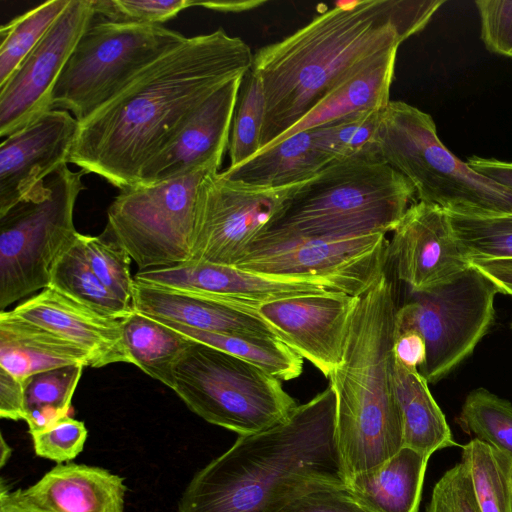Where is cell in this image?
<instances>
[{
    "label": "cell",
    "instance_id": "1",
    "mask_svg": "<svg viewBox=\"0 0 512 512\" xmlns=\"http://www.w3.org/2000/svg\"><path fill=\"white\" fill-rule=\"evenodd\" d=\"M254 54L224 29L187 37L78 123L72 163L120 190L140 183L147 162L212 94L251 70Z\"/></svg>",
    "mask_w": 512,
    "mask_h": 512
},
{
    "label": "cell",
    "instance_id": "2",
    "mask_svg": "<svg viewBox=\"0 0 512 512\" xmlns=\"http://www.w3.org/2000/svg\"><path fill=\"white\" fill-rule=\"evenodd\" d=\"M445 2L338 1L289 36L259 48L251 69L266 101L261 149L357 69L423 30Z\"/></svg>",
    "mask_w": 512,
    "mask_h": 512
},
{
    "label": "cell",
    "instance_id": "3",
    "mask_svg": "<svg viewBox=\"0 0 512 512\" xmlns=\"http://www.w3.org/2000/svg\"><path fill=\"white\" fill-rule=\"evenodd\" d=\"M335 416L328 385L278 424L239 436L193 476L177 512H276L317 484L345 483Z\"/></svg>",
    "mask_w": 512,
    "mask_h": 512
},
{
    "label": "cell",
    "instance_id": "4",
    "mask_svg": "<svg viewBox=\"0 0 512 512\" xmlns=\"http://www.w3.org/2000/svg\"><path fill=\"white\" fill-rule=\"evenodd\" d=\"M396 288L386 272L359 296L342 363L329 385L336 399L335 439L346 482L403 447L393 382Z\"/></svg>",
    "mask_w": 512,
    "mask_h": 512
},
{
    "label": "cell",
    "instance_id": "5",
    "mask_svg": "<svg viewBox=\"0 0 512 512\" xmlns=\"http://www.w3.org/2000/svg\"><path fill=\"white\" fill-rule=\"evenodd\" d=\"M415 198L411 182L376 151H368L333 161L306 181L263 235L386 234L395 230Z\"/></svg>",
    "mask_w": 512,
    "mask_h": 512
},
{
    "label": "cell",
    "instance_id": "6",
    "mask_svg": "<svg viewBox=\"0 0 512 512\" xmlns=\"http://www.w3.org/2000/svg\"><path fill=\"white\" fill-rule=\"evenodd\" d=\"M376 151L411 182L418 201L460 215H512V192L449 151L433 118L415 106L389 101L381 113Z\"/></svg>",
    "mask_w": 512,
    "mask_h": 512
},
{
    "label": "cell",
    "instance_id": "7",
    "mask_svg": "<svg viewBox=\"0 0 512 512\" xmlns=\"http://www.w3.org/2000/svg\"><path fill=\"white\" fill-rule=\"evenodd\" d=\"M84 171L61 166L0 215V309L48 287L52 268L76 239L74 207Z\"/></svg>",
    "mask_w": 512,
    "mask_h": 512
},
{
    "label": "cell",
    "instance_id": "8",
    "mask_svg": "<svg viewBox=\"0 0 512 512\" xmlns=\"http://www.w3.org/2000/svg\"><path fill=\"white\" fill-rule=\"evenodd\" d=\"M174 381L173 391L193 413L239 436L278 424L297 406L281 380L196 341L176 363Z\"/></svg>",
    "mask_w": 512,
    "mask_h": 512
},
{
    "label": "cell",
    "instance_id": "9",
    "mask_svg": "<svg viewBox=\"0 0 512 512\" xmlns=\"http://www.w3.org/2000/svg\"><path fill=\"white\" fill-rule=\"evenodd\" d=\"M98 18L94 17L79 39L52 94L53 109L72 112L78 123L187 38L160 24Z\"/></svg>",
    "mask_w": 512,
    "mask_h": 512
},
{
    "label": "cell",
    "instance_id": "10",
    "mask_svg": "<svg viewBox=\"0 0 512 512\" xmlns=\"http://www.w3.org/2000/svg\"><path fill=\"white\" fill-rule=\"evenodd\" d=\"M211 172L219 171L201 169L120 190L108 207L103 234L120 245L139 270L191 260L199 186Z\"/></svg>",
    "mask_w": 512,
    "mask_h": 512
},
{
    "label": "cell",
    "instance_id": "11",
    "mask_svg": "<svg viewBox=\"0 0 512 512\" xmlns=\"http://www.w3.org/2000/svg\"><path fill=\"white\" fill-rule=\"evenodd\" d=\"M496 285L472 265L431 289L411 292L398 307L395 335L417 330L426 343V359L418 369L436 383L468 358L495 320Z\"/></svg>",
    "mask_w": 512,
    "mask_h": 512
},
{
    "label": "cell",
    "instance_id": "12",
    "mask_svg": "<svg viewBox=\"0 0 512 512\" xmlns=\"http://www.w3.org/2000/svg\"><path fill=\"white\" fill-rule=\"evenodd\" d=\"M377 233L343 238L260 236L234 265L289 278L330 281L361 296L386 272L389 240Z\"/></svg>",
    "mask_w": 512,
    "mask_h": 512
},
{
    "label": "cell",
    "instance_id": "13",
    "mask_svg": "<svg viewBox=\"0 0 512 512\" xmlns=\"http://www.w3.org/2000/svg\"><path fill=\"white\" fill-rule=\"evenodd\" d=\"M305 182L268 187L231 178L223 171L207 174L198 191L191 259L234 266L278 219Z\"/></svg>",
    "mask_w": 512,
    "mask_h": 512
},
{
    "label": "cell",
    "instance_id": "14",
    "mask_svg": "<svg viewBox=\"0 0 512 512\" xmlns=\"http://www.w3.org/2000/svg\"><path fill=\"white\" fill-rule=\"evenodd\" d=\"M95 15L93 0H71L38 45L0 86V136H9L53 109L55 85Z\"/></svg>",
    "mask_w": 512,
    "mask_h": 512
},
{
    "label": "cell",
    "instance_id": "15",
    "mask_svg": "<svg viewBox=\"0 0 512 512\" xmlns=\"http://www.w3.org/2000/svg\"><path fill=\"white\" fill-rule=\"evenodd\" d=\"M358 300L336 291L239 308L263 319L282 342L329 378L343 361Z\"/></svg>",
    "mask_w": 512,
    "mask_h": 512
},
{
    "label": "cell",
    "instance_id": "16",
    "mask_svg": "<svg viewBox=\"0 0 512 512\" xmlns=\"http://www.w3.org/2000/svg\"><path fill=\"white\" fill-rule=\"evenodd\" d=\"M135 280L200 293L248 308L290 297L343 292L327 280L273 276L193 259L166 267L139 270Z\"/></svg>",
    "mask_w": 512,
    "mask_h": 512
},
{
    "label": "cell",
    "instance_id": "17",
    "mask_svg": "<svg viewBox=\"0 0 512 512\" xmlns=\"http://www.w3.org/2000/svg\"><path fill=\"white\" fill-rule=\"evenodd\" d=\"M389 261L410 292L443 284L471 266L454 235L447 211L416 201L389 240Z\"/></svg>",
    "mask_w": 512,
    "mask_h": 512
},
{
    "label": "cell",
    "instance_id": "18",
    "mask_svg": "<svg viewBox=\"0 0 512 512\" xmlns=\"http://www.w3.org/2000/svg\"><path fill=\"white\" fill-rule=\"evenodd\" d=\"M243 78L223 86L185 119L144 166L139 184L158 183L201 169L219 171Z\"/></svg>",
    "mask_w": 512,
    "mask_h": 512
},
{
    "label": "cell",
    "instance_id": "19",
    "mask_svg": "<svg viewBox=\"0 0 512 512\" xmlns=\"http://www.w3.org/2000/svg\"><path fill=\"white\" fill-rule=\"evenodd\" d=\"M78 121L52 109L7 136L0 145V215L69 163Z\"/></svg>",
    "mask_w": 512,
    "mask_h": 512
},
{
    "label": "cell",
    "instance_id": "20",
    "mask_svg": "<svg viewBox=\"0 0 512 512\" xmlns=\"http://www.w3.org/2000/svg\"><path fill=\"white\" fill-rule=\"evenodd\" d=\"M10 311L81 348L89 357L90 367L131 364L124 343L123 319L104 317L50 287Z\"/></svg>",
    "mask_w": 512,
    "mask_h": 512
},
{
    "label": "cell",
    "instance_id": "21",
    "mask_svg": "<svg viewBox=\"0 0 512 512\" xmlns=\"http://www.w3.org/2000/svg\"><path fill=\"white\" fill-rule=\"evenodd\" d=\"M124 479L107 469L58 463L34 485L9 491L1 480L0 493L12 502L38 512H124Z\"/></svg>",
    "mask_w": 512,
    "mask_h": 512
},
{
    "label": "cell",
    "instance_id": "22",
    "mask_svg": "<svg viewBox=\"0 0 512 512\" xmlns=\"http://www.w3.org/2000/svg\"><path fill=\"white\" fill-rule=\"evenodd\" d=\"M132 306L136 312L151 318L200 331L255 335L280 340L272 327L257 315L200 293L135 280Z\"/></svg>",
    "mask_w": 512,
    "mask_h": 512
},
{
    "label": "cell",
    "instance_id": "23",
    "mask_svg": "<svg viewBox=\"0 0 512 512\" xmlns=\"http://www.w3.org/2000/svg\"><path fill=\"white\" fill-rule=\"evenodd\" d=\"M397 51H388L357 69L330 90L295 125L260 151L296 133L324 126L353 113L383 110L390 101Z\"/></svg>",
    "mask_w": 512,
    "mask_h": 512
},
{
    "label": "cell",
    "instance_id": "24",
    "mask_svg": "<svg viewBox=\"0 0 512 512\" xmlns=\"http://www.w3.org/2000/svg\"><path fill=\"white\" fill-rule=\"evenodd\" d=\"M75 364L90 366L89 357L81 348L11 311H1V368L25 380L42 371Z\"/></svg>",
    "mask_w": 512,
    "mask_h": 512
},
{
    "label": "cell",
    "instance_id": "25",
    "mask_svg": "<svg viewBox=\"0 0 512 512\" xmlns=\"http://www.w3.org/2000/svg\"><path fill=\"white\" fill-rule=\"evenodd\" d=\"M429 458L403 446L382 465L347 480L345 486L367 512H418Z\"/></svg>",
    "mask_w": 512,
    "mask_h": 512
},
{
    "label": "cell",
    "instance_id": "26",
    "mask_svg": "<svg viewBox=\"0 0 512 512\" xmlns=\"http://www.w3.org/2000/svg\"><path fill=\"white\" fill-rule=\"evenodd\" d=\"M393 382L403 425V446L430 457L435 451L458 446L428 383L416 368L394 358Z\"/></svg>",
    "mask_w": 512,
    "mask_h": 512
},
{
    "label": "cell",
    "instance_id": "27",
    "mask_svg": "<svg viewBox=\"0 0 512 512\" xmlns=\"http://www.w3.org/2000/svg\"><path fill=\"white\" fill-rule=\"evenodd\" d=\"M332 161L317 146L312 130L296 133L223 173L252 185L283 187L305 182Z\"/></svg>",
    "mask_w": 512,
    "mask_h": 512
},
{
    "label": "cell",
    "instance_id": "28",
    "mask_svg": "<svg viewBox=\"0 0 512 512\" xmlns=\"http://www.w3.org/2000/svg\"><path fill=\"white\" fill-rule=\"evenodd\" d=\"M123 337L131 364L173 390L174 367L194 340L136 311L123 319Z\"/></svg>",
    "mask_w": 512,
    "mask_h": 512
},
{
    "label": "cell",
    "instance_id": "29",
    "mask_svg": "<svg viewBox=\"0 0 512 512\" xmlns=\"http://www.w3.org/2000/svg\"><path fill=\"white\" fill-rule=\"evenodd\" d=\"M158 321L196 342L254 364L279 380L289 381L302 373L303 358L276 338L205 332L176 323Z\"/></svg>",
    "mask_w": 512,
    "mask_h": 512
},
{
    "label": "cell",
    "instance_id": "30",
    "mask_svg": "<svg viewBox=\"0 0 512 512\" xmlns=\"http://www.w3.org/2000/svg\"><path fill=\"white\" fill-rule=\"evenodd\" d=\"M48 287L104 317L122 320L135 310L111 292L87 263L80 233L54 264Z\"/></svg>",
    "mask_w": 512,
    "mask_h": 512
},
{
    "label": "cell",
    "instance_id": "31",
    "mask_svg": "<svg viewBox=\"0 0 512 512\" xmlns=\"http://www.w3.org/2000/svg\"><path fill=\"white\" fill-rule=\"evenodd\" d=\"M461 448L480 512H512V457L477 438Z\"/></svg>",
    "mask_w": 512,
    "mask_h": 512
},
{
    "label": "cell",
    "instance_id": "32",
    "mask_svg": "<svg viewBox=\"0 0 512 512\" xmlns=\"http://www.w3.org/2000/svg\"><path fill=\"white\" fill-rule=\"evenodd\" d=\"M83 365H67L33 374L23 380L25 417L29 433L41 431L68 416Z\"/></svg>",
    "mask_w": 512,
    "mask_h": 512
},
{
    "label": "cell",
    "instance_id": "33",
    "mask_svg": "<svg viewBox=\"0 0 512 512\" xmlns=\"http://www.w3.org/2000/svg\"><path fill=\"white\" fill-rule=\"evenodd\" d=\"M71 0L46 1L13 18L0 28V86L12 76L38 45Z\"/></svg>",
    "mask_w": 512,
    "mask_h": 512
},
{
    "label": "cell",
    "instance_id": "34",
    "mask_svg": "<svg viewBox=\"0 0 512 512\" xmlns=\"http://www.w3.org/2000/svg\"><path fill=\"white\" fill-rule=\"evenodd\" d=\"M266 101L260 77L251 69L240 87L232 121L228 152L235 168L255 156L262 147Z\"/></svg>",
    "mask_w": 512,
    "mask_h": 512
},
{
    "label": "cell",
    "instance_id": "35",
    "mask_svg": "<svg viewBox=\"0 0 512 512\" xmlns=\"http://www.w3.org/2000/svg\"><path fill=\"white\" fill-rule=\"evenodd\" d=\"M459 425L475 438L512 457V404L483 387L466 396Z\"/></svg>",
    "mask_w": 512,
    "mask_h": 512
},
{
    "label": "cell",
    "instance_id": "36",
    "mask_svg": "<svg viewBox=\"0 0 512 512\" xmlns=\"http://www.w3.org/2000/svg\"><path fill=\"white\" fill-rule=\"evenodd\" d=\"M458 244L469 260H512V215L449 213Z\"/></svg>",
    "mask_w": 512,
    "mask_h": 512
},
{
    "label": "cell",
    "instance_id": "37",
    "mask_svg": "<svg viewBox=\"0 0 512 512\" xmlns=\"http://www.w3.org/2000/svg\"><path fill=\"white\" fill-rule=\"evenodd\" d=\"M382 111L366 110L353 113L311 129L315 142L332 162L364 152L376 151V138Z\"/></svg>",
    "mask_w": 512,
    "mask_h": 512
},
{
    "label": "cell",
    "instance_id": "38",
    "mask_svg": "<svg viewBox=\"0 0 512 512\" xmlns=\"http://www.w3.org/2000/svg\"><path fill=\"white\" fill-rule=\"evenodd\" d=\"M88 265L99 280L119 299L132 305L135 278L130 272L131 257L114 240L101 234H80Z\"/></svg>",
    "mask_w": 512,
    "mask_h": 512
},
{
    "label": "cell",
    "instance_id": "39",
    "mask_svg": "<svg viewBox=\"0 0 512 512\" xmlns=\"http://www.w3.org/2000/svg\"><path fill=\"white\" fill-rule=\"evenodd\" d=\"M95 14L113 22L160 24L195 6L190 0H93Z\"/></svg>",
    "mask_w": 512,
    "mask_h": 512
},
{
    "label": "cell",
    "instance_id": "40",
    "mask_svg": "<svg viewBox=\"0 0 512 512\" xmlns=\"http://www.w3.org/2000/svg\"><path fill=\"white\" fill-rule=\"evenodd\" d=\"M87 436L85 424L69 415L31 434L36 455L58 463L70 462L82 452Z\"/></svg>",
    "mask_w": 512,
    "mask_h": 512
},
{
    "label": "cell",
    "instance_id": "41",
    "mask_svg": "<svg viewBox=\"0 0 512 512\" xmlns=\"http://www.w3.org/2000/svg\"><path fill=\"white\" fill-rule=\"evenodd\" d=\"M425 512H480L464 461L448 469L436 482Z\"/></svg>",
    "mask_w": 512,
    "mask_h": 512
},
{
    "label": "cell",
    "instance_id": "42",
    "mask_svg": "<svg viewBox=\"0 0 512 512\" xmlns=\"http://www.w3.org/2000/svg\"><path fill=\"white\" fill-rule=\"evenodd\" d=\"M486 49L512 59V0H476Z\"/></svg>",
    "mask_w": 512,
    "mask_h": 512
},
{
    "label": "cell",
    "instance_id": "43",
    "mask_svg": "<svg viewBox=\"0 0 512 512\" xmlns=\"http://www.w3.org/2000/svg\"><path fill=\"white\" fill-rule=\"evenodd\" d=\"M276 512H367L345 483H320L296 495Z\"/></svg>",
    "mask_w": 512,
    "mask_h": 512
},
{
    "label": "cell",
    "instance_id": "44",
    "mask_svg": "<svg viewBox=\"0 0 512 512\" xmlns=\"http://www.w3.org/2000/svg\"><path fill=\"white\" fill-rule=\"evenodd\" d=\"M0 416L14 421L24 420L23 380L0 367Z\"/></svg>",
    "mask_w": 512,
    "mask_h": 512
},
{
    "label": "cell",
    "instance_id": "45",
    "mask_svg": "<svg viewBox=\"0 0 512 512\" xmlns=\"http://www.w3.org/2000/svg\"><path fill=\"white\" fill-rule=\"evenodd\" d=\"M393 355L404 366L419 369L426 359V343L423 336L414 329L396 334Z\"/></svg>",
    "mask_w": 512,
    "mask_h": 512
},
{
    "label": "cell",
    "instance_id": "46",
    "mask_svg": "<svg viewBox=\"0 0 512 512\" xmlns=\"http://www.w3.org/2000/svg\"><path fill=\"white\" fill-rule=\"evenodd\" d=\"M466 163L475 172L491 179L512 192V162L471 156Z\"/></svg>",
    "mask_w": 512,
    "mask_h": 512
},
{
    "label": "cell",
    "instance_id": "47",
    "mask_svg": "<svg viewBox=\"0 0 512 512\" xmlns=\"http://www.w3.org/2000/svg\"><path fill=\"white\" fill-rule=\"evenodd\" d=\"M470 264L488 277L499 293L512 296V260H474Z\"/></svg>",
    "mask_w": 512,
    "mask_h": 512
},
{
    "label": "cell",
    "instance_id": "48",
    "mask_svg": "<svg viewBox=\"0 0 512 512\" xmlns=\"http://www.w3.org/2000/svg\"><path fill=\"white\" fill-rule=\"evenodd\" d=\"M264 2L262 1H195V6H203L207 9L222 12H240L247 9L257 7Z\"/></svg>",
    "mask_w": 512,
    "mask_h": 512
},
{
    "label": "cell",
    "instance_id": "49",
    "mask_svg": "<svg viewBox=\"0 0 512 512\" xmlns=\"http://www.w3.org/2000/svg\"><path fill=\"white\" fill-rule=\"evenodd\" d=\"M0 512H38L33 509L20 506L10 499H8L4 494L0 493Z\"/></svg>",
    "mask_w": 512,
    "mask_h": 512
},
{
    "label": "cell",
    "instance_id": "50",
    "mask_svg": "<svg viewBox=\"0 0 512 512\" xmlns=\"http://www.w3.org/2000/svg\"><path fill=\"white\" fill-rule=\"evenodd\" d=\"M0 443V466L3 467L10 458L11 448L6 443L3 435H1Z\"/></svg>",
    "mask_w": 512,
    "mask_h": 512
},
{
    "label": "cell",
    "instance_id": "51",
    "mask_svg": "<svg viewBox=\"0 0 512 512\" xmlns=\"http://www.w3.org/2000/svg\"><path fill=\"white\" fill-rule=\"evenodd\" d=\"M511 328H512V322H511Z\"/></svg>",
    "mask_w": 512,
    "mask_h": 512
}]
</instances>
